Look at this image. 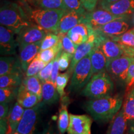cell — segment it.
Wrapping results in <instances>:
<instances>
[{"label":"cell","mask_w":134,"mask_h":134,"mask_svg":"<svg viewBox=\"0 0 134 134\" xmlns=\"http://www.w3.org/2000/svg\"><path fill=\"white\" fill-rule=\"evenodd\" d=\"M19 3L32 23L41 27L48 32L58 34L60 19L66 11L34 8L28 4L24 0H20Z\"/></svg>","instance_id":"1"},{"label":"cell","mask_w":134,"mask_h":134,"mask_svg":"<svg viewBox=\"0 0 134 134\" xmlns=\"http://www.w3.org/2000/svg\"><path fill=\"white\" fill-rule=\"evenodd\" d=\"M124 100L120 95L91 99L86 104L87 111L94 120L107 122L113 120L121 109Z\"/></svg>","instance_id":"2"},{"label":"cell","mask_w":134,"mask_h":134,"mask_svg":"<svg viewBox=\"0 0 134 134\" xmlns=\"http://www.w3.org/2000/svg\"><path fill=\"white\" fill-rule=\"evenodd\" d=\"M0 23L16 34L23 28L32 24L19 3L9 1H5L1 6Z\"/></svg>","instance_id":"3"},{"label":"cell","mask_w":134,"mask_h":134,"mask_svg":"<svg viewBox=\"0 0 134 134\" xmlns=\"http://www.w3.org/2000/svg\"><path fill=\"white\" fill-rule=\"evenodd\" d=\"M114 82L106 70L94 75L82 90L84 96L98 99L111 95L114 91Z\"/></svg>","instance_id":"4"},{"label":"cell","mask_w":134,"mask_h":134,"mask_svg":"<svg viewBox=\"0 0 134 134\" xmlns=\"http://www.w3.org/2000/svg\"><path fill=\"white\" fill-rule=\"evenodd\" d=\"M93 76L90 54L80 60L75 66L69 86L70 91H78L84 88Z\"/></svg>","instance_id":"5"},{"label":"cell","mask_w":134,"mask_h":134,"mask_svg":"<svg viewBox=\"0 0 134 134\" xmlns=\"http://www.w3.org/2000/svg\"><path fill=\"white\" fill-rule=\"evenodd\" d=\"M133 61V58L123 55L119 58L108 60L106 71L112 78L125 84L129 68Z\"/></svg>","instance_id":"6"},{"label":"cell","mask_w":134,"mask_h":134,"mask_svg":"<svg viewBox=\"0 0 134 134\" xmlns=\"http://www.w3.org/2000/svg\"><path fill=\"white\" fill-rule=\"evenodd\" d=\"M48 32L41 27L36 24H31L23 28L17 34L16 41L18 42L19 50H21L28 45L42 41Z\"/></svg>","instance_id":"7"},{"label":"cell","mask_w":134,"mask_h":134,"mask_svg":"<svg viewBox=\"0 0 134 134\" xmlns=\"http://www.w3.org/2000/svg\"><path fill=\"white\" fill-rule=\"evenodd\" d=\"M126 17L115 16L106 10L101 9L94 10L91 12H86L84 14L83 21L90 25L94 29L115 19H121Z\"/></svg>","instance_id":"8"},{"label":"cell","mask_w":134,"mask_h":134,"mask_svg":"<svg viewBox=\"0 0 134 134\" xmlns=\"http://www.w3.org/2000/svg\"><path fill=\"white\" fill-rule=\"evenodd\" d=\"M93 120L87 115L70 114L68 134H91Z\"/></svg>","instance_id":"9"},{"label":"cell","mask_w":134,"mask_h":134,"mask_svg":"<svg viewBox=\"0 0 134 134\" xmlns=\"http://www.w3.org/2000/svg\"><path fill=\"white\" fill-rule=\"evenodd\" d=\"M39 109V104L32 108L26 109L16 131L22 134H34Z\"/></svg>","instance_id":"10"},{"label":"cell","mask_w":134,"mask_h":134,"mask_svg":"<svg viewBox=\"0 0 134 134\" xmlns=\"http://www.w3.org/2000/svg\"><path fill=\"white\" fill-rule=\"evenodd\" d=\"M129 24L127 21L126 18L115 19L104 26L94 29V31L104 36L108 37L119 36L127 31Z\"/></svg>","instance_id":"11"},{"label":"cell","mask_w":134,"mask_h":134,"mask_svg":"<svg viewBox=\"0 0 134 134\" xmlns=\"http://www.w3.org/2000/svg\"><path fill=\"white\" fill-rule=\"evenodd\" d=\"M16 34L14 31L6 27L0 26V48L1 55H12L16 53L18 46V42L14 38Z\"/></svg>","instance_id":"12"},{"label":"cell","mask_w":134,"mask_h":134,"mask_svg":"<svg viewBox=\"0 0 134 134\" xmlns=\"http://www.w3.org/2000/svg\"><path fill=\"white\" fill-rule=\"evenodd\" d=\"M97 44V36L96 33L94 32L90 35L88 41L81 44L77 46L76 51L73 55L71 64L68 68V72L71 74L73 73L75 66L82 58L90 54V53L92 51L93 48Z\"/></svg>","instance_id":"13"},{"label":"cell","mask_w":134,"mask_h":134,"mask_svg":"<svg viewBox=\"0 0 134 134\" xmlns=\"http://www.w3.org/2000/svg\"><path fill=\"white\" fill-rule=\"evenodd\" d=\"M101 8L115 16H127L134 13V0H119Z\"/></svg>","instance_id":"14"},{"label":"cell","mask_w":134,"mask_h":134,"mask_svg":"<svg viewBox=\"0 0 134 134\" xmlns=\"http://www.w3.org/2000/svg\"><path fill=\"white\" fill-rule=\"evenodd\" d=\"M99 46L108 60L120 57L124 53L123 46L108 37L104 38Z\"/></svg>","instance_id":"15"},{"label":"cell","mask_w":134,"mask_h":134,"mask_svg":"<svg viewBox=\"0 0 134 134\" xmlns=\"http://www.w3.org/2000/svg\"><path fill=\"white\" fill-rule=\"evenodd\" d=\"M41 41L28 45L19 50V61L24 72L26 71L30 63L36 58L41 51Z\"/></svg>","instance_id":"16"},{"label":"cell","mask_w":134,"mask_h":134,"mask_svg":"<svg viewBox=\"0 0 134 134\" xmlns=\"http://www.w3.org/2000/svg\"><path fill=\"white\" fill-rule=\"evenodd\" d=\"M84 15L67 10L60 19L58 34H65L83 21Z\"/></svg>","instance_id":"17"},{"label":"cell","mask_w":134,"mask_h":134,"mask_svg":"<svg viewBox=\"0 0 134 134\" xmlns=\"http://www.w3.org/2000/svg\"><path fill=\"white\" fill-rule=\"evenodd\" d=\"M90 56L91 59L93 76L100 71L106 70L108 60L102 52L99 46L96 45V46L90 53Z\"/></svg>","instance_id":"18"},{"label":"cell","mask_w":134,"mask_h":134,"mask_svg":"<svg viewBox=\"0 0 134 134\" xmlns=\"http://www.w3.org/2000/svg\"><path fill=\"white\" fill-rule=\"evenodd\" d=\"M41 101V99L37 95L27 91L24 85L21 84L18 90L17 102L23 108L25 109L32 108L39 104Z\"/></svg>","instance_id":"19"},{"label":"cell","mask_w":134,"mask_h":134,"mask_svg":"<svg viewBox=\"0 0 134 134\" xmlns=\"http://www.w3.org/2000/svg\"><path fill=\"white\" fill-rule=\"evenodd\" d=\"M20 61L12 56H3L0 58V76L22 72Z\"/></svg>","instance_id":"20"},{"label":"cell","mask_w":134,"mask_h":134,"mask_svg":"<svg viewBox=\"0 0 134 134\" xmlns=\"http://www.w3.org/2000/svg\"><path fill=\"white\" fill-rule=\"evenodd\" d=\"M24 110L25 109L18 102L14 104L8 115V129L6 134H11L16 131L24 113Z\"/></svg>","instance_id":"21"},{"label":"cell","mask_w":134,"mask_h":134,"mask_svg":"<svg viewBox=\"0 0 134 134\" xmlns=\"http://www.w3.org/2000/svg\"><path fill=\"white\" fill-rule=\"evenodd\" d=\"M42 96L43 103L47 104H52L57 103L60 98L55 85L50 81L42 83Z\"/></svg>","instance_id":"22"},{"label":"cell","mask_w":134,"mask_h":134,"mask_svg":"<svg viewBox=\"0 0 134 134\" xmlns=\"http://www.w3.org/2000/svg\"><path fill=\"white\" fill-rule=\"evenodd\" d=\"M127 119L122 109L110 121L107 134H124L127 129Z\"/></svg>","instance_id":"23"},{"label":"cell","mask_w":134,"mask_h":134,"mask_svg":"<svg viewBox=\"0 0 134 134\" xmlns=\"http://www.w3.org/2000/svg\"><path fill=\"white\" fill-rule=\"evenodd\" d=\"M32 7L46 9H63L67 11L63 0H24Z\"/></svg>","instance_id":"24"},{"label":"cell","mask_w":134,"mask_h":134,"mask_svg":"<svg viewBox=\"0 0 134 134\" xmlns=\"http://www.w3.org/2000/svg\"><path fill=\"white\" fill-rule=\"evenodd\" d=\"M62 99L63 102L60 109L58 117V129L60 134H64L66 132L70 123V114L67 110L68 98L63 96Z\"/></svg>","instance_id":"25"},{"label":"cell","mask_w":134,"mask_h":134,"mask_svg":"<svg viewBox=\"0 0 134 134\" xmlns=\"http://www.w3.org/2000/svg\"><path fill=\"white\" fill-rule=\"evenodd\" d=\"M22 85H24L27 91L37 95L41 100H42V83L38 78L37 75L26 76V78L23 80Z\"/></svg>","instance_id":"26"},{"label":"cell","mask_w":134,"mask_h":134,"mask_svg":"<svg viewBox=\"0 0 134 134\" xmlns=\"http://www.w3.org/2000/svg\"><path fill=\"white\" fill-rule=\"evenodd\" d=\"M23 83L21 72L13 73L0 76V88H18Z\"/></svg>","instance_id":"27"},{"label":"cell","mask_w":134,"mask_h":134,"mask_svg":"<svg viewBox=\"0 0 134 134\" xmlns=\"http://www.w3.org/2000/svg\"><path fill=\"white\" fill-rule=\"evenodd\" d=\"M62 50V46L61 41H60L59 42L53 47L41 50L36 57L47 64L54 60L58 53Z\"/></svg>","instance_id":"28"},{"label":"cell","mask_w":134,"mask_h":134,"mask_svg":"<svg viewBox=\"0 0 134 134\" xmlns=\"http://www.w3.org/2000/svg\"><path fill=\"white\" fill-rule=\"evenodd\" d=\"M122 109L127 120H134V88L127 93Z\"/></svg>","instance_id":"29"},{"label":"cell","mask_w":134,"mask_h":134,"mask_svg":"<svg viewBox=\"0 0 134 134\" xmlns=\"http://www.w3.org/2000/svg\"><path fill=\"white\" fill-rule=\"evenodd\" d=\"M110 38L122 46L127 47H134V32L132 30L127 31L120 36Z\"/></svg>","instance_id":"30"},{"label":"cell","mask_w":134,"mask_h":134,"mask_svg":"<svg viewBox=\"0 0 134 134\" xmlns=\"http://www.w3.org/2000/svg\"><path fill=\"white\" fill-rule=\"evenodd\" d=\"M19 88H3L0 89V103H9L17 97Z\"/></svg>","instance_id":"31"},{"label":"cell","mask_w":134,"mask_h":134,"mask_svg":"<svg viewBox=\"0 0 134 134\" xmlns=\"http://www.w3.org/2000/svg\"><path fill=\"white\" fill-rule=\"evenodd\" d=\"M70 76V73L67 71L66 73L59 74L57 78L56 81H55V86L61 98H62L65 95V88L69 81Z\"/></svg>","instance_id":"32"},{"label":"cell","mask_w":134,"mask_h":134,"mask_svg":"<svg viewBox=\"0 0 134 134\" xmlns=\"http://www.w3.org/2000/svg\"><path fill=\"white\" fill-rule=\"evenodd\" d=\"M60 41V36L55 33L48 32L41 41V50L52 48L56 46Z\"/></svg>","instance_id":"33"},{"label":"cell","mask_w":134,"mask_h":134,"mask_svg":"<svg viewBox=\"0 0 134 134\" xmlns=\"http://www.w3.org/2000/svg\"><path fill=\"white\" fill-rule=\"evenodd\" d=\"M47 65V63L43 62L38 58H36L28 66L26 73V76H32L37 75L40 71Z\"/></svg>","instance_id":"34"},{"label":"cell","mask_w":134,"mask_h":134,"mask_svg":"<svg viewBox=\"0 0 134 134\" xmlns=\"http://www.w3.org/2000/svg\"><path fill=\"white\" fill-rule=\"evenodd\" d=\"M58 35L60 36V41H61L63 51L73 55L78 46L75 45L74 42L70 39L67 34Z\"/></svg>","instance_id":"35"},{"label":"cell","mask_w":134,"mask_h":134,"mask_svg":"<svg viewBox=\"0 0 134 134\" xmlns=\"http://www.w3.org/2000/svg\"><path fill=\"white\" fill-rule=\"evenodd\" d=\"M63 1L67 10L75 11L82 15L86 13L81 0H63Z\"/></svg>","instance_id":"36"},{"label":"cell","mask_w":134,"mask_h":134,"mask_svg":"<svg viewBox=\"0 0 134 134\" xmlns=\"http://www.w3.org/2000/svg\"><path fill=\"white\" fill-rule=\"evenodd\" d=\"M72 58H73V55L65 52H62L58 60L60 71H65L67 68H69L71 64Z\"/></svg>","instance_id":"37"},{"label":"cell","mask_w":134,"mask_h":134,"mask_svg":"<svg viewBox=\"0 0 134 134\" xmlns=\"http://www.w3.org/2000/svg\"><path fill=\"white\" fill-rule=\"evenodd\" d=\"M53 64V60L47 64V65L41 71L38 73L37 76L38 77L42 83H44L50 80L52 71V67Z\"/></svg>","instance_id":"38"},{"label":"cell","mask_w":134,"mask_h":134,"mask_svg":"<svg viewBox=\"0 0 134 134\" xmlns=\"http://www.w3.org/2000/svg\"><path fill=\"white\" fill-rule=\"evenodd\" d=\"M126 85V93L129 92L134 88V61L130 65L129 68L128 75L125 82Z\"/></svg>","instance_id":"39"},{"label":"cell","mask_w":134,"mask_h":134,"mask_svg":"<svg viewBox=\"0 0 134 134\" xmlns=\"http://www.w3.org/2000/svg\"><path fill=\"white\" fill-rule=\"evenodd\" d=\"M63 50L62 51H60L59 53H58L57 55L56 56V57L55 58V59L53 60V64L52 67V74L51 76H50V81L52 82L53 83H54L55 85V81H56L57 78L59 75V71H60V68H59V64H58V60H59V58L60 57V55L62 53Z\"/></svg>","instance_id":"40"},{"label":"cell","mask_w":134,"mask_h":134,"mask_svg":"<svg viewBox=\"0 0 134 134\" xmlns=\"http://www.w3.org/2000/svg\"><path fill=\"white\" fill-rule=\"evenodd\" d=\"M9 114L8 103H1V104H0V120H8Z\"/></svg>","instance_id":"41"},{"label":"cell","mask_w":134,"mask_h":134,"mask_svg":"<svg viewBox=\"0 0 134 134\" xmlns=\"http://www.w3.org/2000/svg\"><path fill=\"white\" fill-rule=\"evenodd\" d=\"M82 4L88 12H91L96 8L98 0H81Z\"/></svg>","instance_id":"42"},{"label":"cell","mask_w":134,"mask_h":134,"mask_svg":"<svg viewBox=\"0 0 134 134\" xmlns=\"http://www.w3.org/2000/svg\"><path fill=\"white\" fill-rule=\"evenodd\" d=\"M124 55L133 58L134 60V47H127L124 46Z\"/></svg>","instance_id":"43"},{"label":"cell","mask_w":134,"mask_h":134,"mask_svg":"<svg viewBox=\"0 0 134 134\" xmlns=\"http://www.w3.org/2000/svg\"><path fill=\"white\" fill-rule=\"evenodd\" d=\"M119 1V0H100V6H103V5L109 4V3L115 2V1Z\"/></svg>","instance_id":"44"},{"label":"cell","mask_w":134,"mask_h":134,"mask_svg":"<svg viewBox=\"0 0 134 134\" xmlns=\"http://www.w3.org/2000/svg\"><path fill=\"white\" fill-rule=\"evenodd\" d=\"M130 131L132 134H134V120H133V124L130 126Z\"/></svg>","instance_id":"45"},{"label":"cell","mask_w":134,"mask_h":134,"mask_svg":"<svg viewBox=\"0 0 134 134\" xmlns=\"http://www.w3.org/2000/svg\"><path fill=\"white\" fill-rule=\"evenodd\" d=\"M45 134H54V133H53L52 131H48V132H47Z\"/></svg>","instance_id":"46"},{"label":"cell","mask_w":134,"mask_h":134,"mask_svg":"<svg viewBox=\"0 0 134 134\" xmlns=\"http://www.w3.org/2000/svg\"><path fill=\"white\" fill-rule=\"evenodd\" d=\"M11 134H22V133H19V132H17V131H15V132H13V133H11Z\"/></svg>","instance_id":"47"},{"label":"cell","mask_w":134,"mask_h":134,"mask_svg":"<svg viewBox=\"0 0 134 134\" xmlns=\"http://www.w3.org/2000/svg\"><path fill=\"white\" fill-rule=\"evenodd\" d=\"M132 31H133V32H134V28H133V29H132Z\"/></svg>","instance_id":"48"}]
</instances>
